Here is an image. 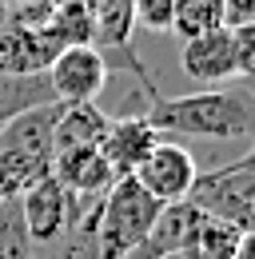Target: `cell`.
<instances>
[{"label":"cell","mask_w":255,"mask_h":259,"mask_svg":"<svg viewBox=\"0 0 255 259\" xmlns=\"http://www.w3.org/2000/svg\"><path fill=\"white\" fill-rule=\"evenodd\" d=\"M159 136H199V140H239L251 132V96L247 88H220L195 96L152 92L140 112Z\"/></svg>","instance_id":"cell-1"},{"label":"cell","mask_w":255,"mask_h":259,"mask_svg":"<svg viewBox=\"0 0 255 259\" xmlns=\"http://www.w3.org/2000/svg\"><path fill=\"white\" fill-rule=\"evenodd\" d=\"M159 211H163V203L144 192L136 184V176L116 180L108 188V195L100 199L96 220H92V239H96L100 259H128L144 243V235L152 231Z\"/></svg>","instance_id":"cell-2"},{"label":"cell","mask_w":255,"mask_h":259,"mask_svg":"<svg viewBox=\"0 0 255 259\" xmlns=\"http://www.w3.org/2000/svg\"><path fill=\"white\" fill-rule=\"evenodd\" d=\"M56 116H60V100L28 108V112L12 116L8 124H0V163L12 167L28 188L36 180L52 176V160H56Z\"/></svg>","instance_id":"cell-3"},{"label":"cell","mask_w":255,"mask_h":259,"mask_svg":"<svg viewBox=\"0 0 255 259\" xmlns=\"http://www.w3.org/2000/svg\"><path fill=\"white\" fill-rule=\"evenodd\" d=\"M188 203L199 207L203 215L223 220V224L251 231L255 224V156H239V160L211 167V171H195V184L188 192Z\"/></svg>","instance_id":"cell-4"},{"label":"cell","mask_w":255,"mask_h":259,"mask_svg":"<svg viewBox=\"0 0 255 259\" xmlns=\"http://www.w3.org/2000/svg\"><path fill=\"white\" fill-rule=\"evenodd\" d=\"M180 64L191 80L223 84V80H243L255 72V24L243 28H216L184 44Z\"/></svg>","instance_id":"cell-5"},{"label":"cell","mask_w":255,"mask_h":259,"mask_svg":"<svg viewBox=\"0 0 255 259\" xmlns=\"http://www.w3.org/2000/svg\"><path fill=\"white\" fill-rule=\"evenodd\" d=\"M96 207H100V203H84V199L68 195L56 176H44V180H36L28 192L20 195L24 235H28L32 247H48V243L64 239L72 227L88 224L96 215Z\"/></svg>","instance_id":"cell-6"},{"label":"cell","mask_w":255,"mask_h":259,"mask_svg":"<svg viewBox=\"0 0 255 259\" xmlns=\"http://www.w3.org/2000/svg\"><path fill=\"white\" fill-rule=\"evenodd\" d=\"M104 80H108V56L96 44L60 48L56 60L48 64V84L64 104H92L104 88Z\"/></svg>","instance_id":"cell-7"},{"label":"cell","mask_w":255,"mask_h":259,"mask_svg":"<svg viewBox=\"0 0 255 259\" xmlns=\"http://www.w3.org/2000/svg\"><path fill=\"white\" fill-rule=\"evenodd\" d=\"M195 171H199V163L188 148H180L172 140H159L148 152V160L136 167V184L159 203H180V199H188Z\"/></svg>","instance_id":"cell-8"},{"label":"cell","mask_w":255,"mask_h":259,"mask_svg":"<svg viewBox=\"0 0 255 259\" xmlns=\"http://www.w3.org/2000/svg\"><path fill=\"white\" fill-rule=\"evenodd\" d=\"M199 224H203V211L191 207L188 199L163 203V211L156 215L152 231L144 235V243H140L128 259H163V255L191 251V243H195V235H199Z\"/></svg>","instance_id":"cell-9"},{"label":"cell","mask_w":255,"mask_h":259,"mask_svg":"<svg viewBox=\"0 0 255 259\" xmlns=\"http://www.w3.org/2000/svg\"><path fill=\"white\" fill-rule=\"evenodd\" d=\"M159 144V132L144 120V116H120L112 120L104 140H100V156L108 160L112 176L124 180V176H136V167L148 160V152Z\"/></svg>","instance_id":"cell-10"},{"label":"cell","mask_w":255,"mask_h":259,"mask_svg":"<svg viewBox=\"0 0 255 259\" xmlns=\"http://www.w3.org/2000/svg\"><path fill=\"white\" fill-rule=\"evenodd\" d=\"M52 176L60 180V188L84 203H100L108 188L116 184L108 160L100 156V148H72V152H56L52 160Z\"/></svg>","instance_id":"cell-11"},{"label":"cell","mask_w":255,"mask_h":259,"mask_svg":"<svg viewBox=\"0 0 255 259\" xmlns=\"http://www.w3.org/2000/svg\"><path fill=\"white\" fill-rule=\"evenodd\" d=\"M56 52L60 48L44 36V28H8V32H0V72H12V76L48 72Z\"/></svg>","instance_id":"cell-12"},{"label":"cell","mask_w":255,"mask_h":259,"mask_svg":"<svg viewBox=\"0 0 255 259\" xmlns=\"http://www.w3.org/2000/svg\"><path fill=\"white\" fill-rule=\"evenodd\" d=\"M112 124V116L92 104H64L56 116V152H72V148H100L104 132Z\"/></svg>","instance_id":"cell-13"},{"label":"cell","mask_w":255,"mask_h":259,"mask_svg":"<svg viewBox=\"0 0 255 259\" xmlns=\"http://www.w3.org/2000/svg\"><path fill=\"white\" fill-rule=\"evenodd\" d=\"M132 28H136V8L132 0H96L92 4V44L108 56L132 48Z\"/></svg>","instance_id":"cell-14"},{"label":"cell","mask_w":255,"mask_h":259,"mask_svg":"<svg viewBox=\"0 0 255 259\" xmlns=\"http://www.w3.org/2000/svg\"><path fill=\"white\" fill-rule=\"evenodd\" d=\"M56 92L48 84V72H32V76H12V72H0V124H8L12 116L40 108V104H52Z\"/></svg>","instance_id":"cell-15"},{"label":"cell","mask_w":255,"mask_h":259,"mask_svg":"<svg viewBox=\"0 0 255 259\" xmlns=\"http://www.w3.org/2000/svg\"><path fill=\"white\" fill-rule=\"evenodd\" d=\"M216 28H223L220 0H176V12H172L167 32H176L184 44L195 40V36H203V32H216Z\"/></svg>","instance_id":"cell-16"},{"label":"cell","mask_w":255,"mask_h":259,"mask_svg":"<svg viewBox=\"0 0 255 259\" xmlns=\"http://www.w3.org/2000/svg\"><path fill=\"white\" fill-rule=\"evenodd\" d=\"M44 36L56 48H76V44H92V8L80 4H52V16L44 24Z\"/></svg>","instance_id":"cell-17"},{"label":"cell","mask_w":255,"mask_h":259,"mask_svg":"<svg viewBox=\"0 0 255 259\" xmlns=\"http://www.w3.org/2000/svg\"><path fill=\"white\" fill-rule=\"evenodd\" d=\"M243 235H247V231H239V227L223 224V220L203 215L199 235H195V243H191V255H195V259H235V251H239V239H243Z\"/></svg>","instance_id":"cell-18"},{"label":"cell","mask_w":255,"mask_h":259,"mask_svg":"<svg viewBox=\"0 0 255 259\" xmlns=\"http://www.w3.org/2000/svg\"><path fill=\"white\" fill-rule=\"evenodd\" d=\"M132 8H136V24H144L152 32H167L176 0H132Z\"/></svg>","instance_id":"cell-19"},{"label":"cell","mask_w":255,"mask_h":259,"mask_svg":"<svg viewBox=\"0 0 255 259\" xmlns=\"http://www.w3.org/2000/svg\"><path fill=\"white\" fill-rule=\"evenodd\" d=\"M220 8H223V24L227 28L255 24V0H220Z\"/></svg>","instance_id":"cell-20"},{"label":"cell","mask_w":255,"mask_h":259,"mask_svg":"<svg viewBox=\"0 0 255 259\" xmlns=\"http://www.w3.org/2000/svg\"><path fill=\"white\" fill-rule=\"evenodd\" d=\"M28 192V184L12 171V167H4L0 163V203H8V199H20V195Z\"/></svg>","instance_id":"cell-21"},{"label":"cell","mask_w":255,"mask_h":259,"mask_svg":"<svg viewBox=\"0 0 255 259\" xmlns=\"http://www.w3.org/2000/svg\"><path fill=\"white\" fill-rule=\"evenodd\" d=\"M8 28H12V8L0 0V32H8Z\"/></svg>","instance_id":"cell-22"},{"label":"cell","mask_w":255,"mask_h":259,"mask_svg":"<svg viewBox=\"0 0 255 259\" xmlns=\"http://www.w3.org/2000/svg\"><path fill=\"white\" fill-rule=\"evenodd\" d=\"M52 4H80V8H92L96 0H52Z\"/></svg>","instance_id":"cell-23"},{"label":"cell","mask_w":255,"mask_h":259,"mask_svg":"<svg viewBox=\"0 0 255 259\" xmlns=\"http://www.w3.org/2000/svg\"><path fill=\"white\" fill-rule=\"evenodd\" d=\"M8 8H20V4H32V0H4Z\"/></svg>","instance_id":"cell-24"},{"label":"cell","mask_w":255,"mask_h":259,"mask_svg":"<svg viewBox=\"0 0 255 259\" xmlns=\"http://www.w3.org/2000/svg\"><path fill=\"white\" fill-rule=\"evenodd\" d=\"M163 259H195L191 251H180V255H163Z\"/></svg>","instance_id":"cell-25"}]
</instances>
